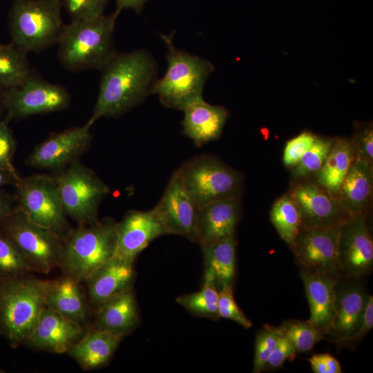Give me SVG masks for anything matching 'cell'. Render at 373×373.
I'll return each instance as SVG.
<instances>
[{
  "label": "cell",
  "mask_w": 373,
  "mask_h": 373,
  "mask_svg": "<svg viewBox=\"0 0 373 373\" xmlns=\"http://www.w3.org/2000/svg\"><path fill=\"white\" fill-rule=\"evenodd\" d=\"M239 215V198L217 200L198 209L196 242L202 247L234 236Z\"/></svg>",
  "instance_id": "20"
},
{
  "label": "cell",
  "mask_w": 373,
  "mask_h": 373,
  "mask_svg": "<svg viewBox=\"0 0 373 373\" xmlns=\"http://www.w3.org/2000/svg\"><path fill=\"white\" fill-rule=\"evenodd\" d=\"M117 222L107 219L79 224L66 238L61 266L77 282L88 280L115 254Z\"/></svg>",
  "instance_id": "5"
},
{
  "label": "cell",
  "mask_w": 373,
  "mask_h": 373,
  "mask_svg": "<svg viewBox=\"0 0 373 373\" xmlns=\"http://www.w3.org/2000/svg\"><path fill=\"white\" fill-rule=\"evenodd\" d=\"M373 327V297L368 296L363 318L356 332L339 343L356 341L364 337Z\"/></svg>",
  "instance_id": "44"
},
{
  "label": "cell",
  "mask_w": 373,
  "mask_h": 373,
  "mask_svg": "<svg viewBox=\"0 0 373 373\" xmlns=\"http://www.w3.org/2000/svg\"><path fill=\"white\" fill-rule=\"evenodd\" d=\"M334 140L316 137L313 145L298 164L292 167L293 179L301 180L316 174L324 164L332 149Z\"/></svg>",
  "instance_id": "35"
},
{
  "label": "cell",
  "mask_w": 373,
  "mask_h": 373,
  "mask_svg": "<svg viewBox=\"0 0 373 373\" xmlns=\"http://www.w3.org/2000/svg\"><path fill=\"white\" fill-rule=\"evenodd\" d=\"M91 126L87 122L82 126L53 135L34 149L26 162L31 166L47 169L70 164L88 147Z\"/></svg>",
  "instance_id": "16"
},
{
  "label": "cell",
  "mask_w": 373,
  "mask_h": 373,
  "mask_svg": "<svg viewBox=\"0 0 373 373\" xmlns=\"http://www.w3.org/2000/svg\"><path fill=\"white\" fill-rule=\"evenodd\" d=\"M172 36L160 35L168 49L167 68L164 76L155 81L151 93L157 95L164 106L182 111L203 97L204 84L214 67L204 58L176 48Z\"/></svg>",
  "instance_id": "3"
},
{
  "label": "cell",
  "mask_w": 373,
  "mask_h": 373,
  "mask_svg": "<svg viewBox=\"0 0 373 373\" xmlns=\"http://www.w3.org/2000/svg\"><path fill=\"white\" fill-rule=\"evenodd\" d=\"M279 327L265 325L256 338L253 372L260 373L264 370L265 364L276 347L280 337Z\"/></svg>",
  "instance_id": "36"
},
{
  "label": "cell",
  "mask_w": 373,
  "mask_h": 373,
  "mask_svg": "<svg viewBox=\"0 0 373 373\" xmlns=\"http://www.w3.org/2000/svg\"><path fill=\"white\" fill-rule=\"evenodd\" d=\"M316 136L309 132H303L289 140L284 149L283 160L285 166L293 167L314 143Z\"/></svg>",
  "instance_id": "39"
},
{
  "label": "cell",
  "mask_w": 373,
  "mask_h": 373,
  "mask_svg": "<svg viewBox=\"0 0 373 373\" xmlns=\"http://www.w3.org/2000/svg\"><path fill=\"white\" fill-rule=\"evenodd\" d=\"M30 73L24 51L13 44H0V90L19 84Z\"/></svg>",
  "instance_id": "32"
},
{
  "label": "cell",
  "mask_w": 373,
  "mask_h": 373,
  "mask_svg": "<svg viewBox=\"0 0 373 373\" xmlns=\"http://www.w3.org/2000/svg\"><path fill=\"white\" fill-rule=\"evenodd\" d=\"M71 21H78L99 16L104 14L109 0H59Z\"/></svg>",
  "instance_id": "38"
},
{
  "label": "cell",
  "mask_w": 373,
  "mask_h": 373,
  "mask_svg": "<svg viewBox=\"0 0 373 373\" xmlns=\"http://www.w3.org/2000/svg\"><path fill=\"white\" fill-rule=\"evenodd\" d=\"M354 158L351 141L334 139L324 164L316 174V182L336 197Z\"/></svg>",
  "instance_id": "29"
},
{
  "label": "cell",
  "mask_w": 373,
  "mask_h": 373,
  "mask_svg": "<svg viewBox=\"0 0 373 373\" xmlns=\"http://www.w3.org/2000/svg\"><path fill=\"white\" fill-rule=\"evenodd\" d=\"M218 314L219 318L233 321L244 328L252 326L251 321L236 303L231 285H224L219 289Z\"/></svg>",
  "instance_id": "37"
},
{
  "label": "cell",
  "mask_w": 373,
  "mask_h": 373,
  "mask_svg": "<svg viewBox=\"0 0 373 373\" xmlns=\"http://www.w3.org/2000/svg\"><path fill=\"white\" fill-rule=\"evenodd\" d=\"M155 208L166 234L182 236L196 242L198 209L185 190L176 170Z\"/></svg>",
  "instance_id": "15"
},
{
  "label": "cell",
  "mask_w": 373,
  "mask_h": 373,
  "mask_svg": "<svg viewBox=\"0 0 373 373\" xmlns=\"http://www.w3.org/2000/svg\"><path fill=\"white\" fill-rule=\"evenodd\" d=\"M97 99L91 117L120 115L141 103L151 93L157 65L152 56L140 49L116 53L102 69Z\"/></svg>",
  "instance_id": "1"
},
{
  "label": "cell",
  "mask_w": 373,
  "mask_h": 373,
  "mask_svg": "<svg viewBox=\"0 0 373 373\" xmlns=\"http://www.w3.org/2000/svg\"><path fill=\"white\" fill-rule=\"evenodd\" d=\"M340 280V279H339ZM368 296L358 283L339 280L336 287L335 313L327 335L334 343H341L353 335L361 324Z\"/></svg>",
  "instance_id": "19"
},
{
  "label": "cell",
  "mask_w": 373,
  "mask_h": 373,
  "mask_svg": "<svg viewBox=\"0 0 373 373\" xmlns=\"http://www.w3.org/2000/svg\"><path fill=\"white\" fill-rule=\"evenodd\" d=\"M81 324L45 307L26 343L57 354L66 352L79 338Z\"/></svg>",
  "instance_id": "18"
},
{
  "label": "cell",
  "mask_w": 373,
  "mask_h": 373,
  "mask_svg": "<svg viewBox=\"0 0 373 373\" xmlns=\"http://www.w3.org/2000/svg\"><path fill=\"white\" fill-rule=\"evenodd\" d=\"M15 149L14 137L6 123L0 120V168L16 171L12 162Z\"/></svg>",
  "instance_id": "41"
},
{
  "label": "cell",
  "mask_w": 373,
  "mask_h": 373,
  "mask_svg": "<svg viewBox=\"0 0 373 373\" xmlns=\"http://www.w3.org/2000/svg\"><path fill=\"white\" fill-rule=\"evenodd\" d=\"M56 181L66 215L79 224L97 220L99 204L109 189L92 170L75 160Z\"/></svg>",
  "instance_id": "9"
},
{
  "label": "cell",
  "mask_w": 373,
  "mask_h": 373,
  "mask_svg": "<svg viewBox=\"0 0 373 373\" xmlns=\"http://www.w3.org/2000/svg\"><path fill=\"white\" fill-rule=\"evenodd\" d=\"M45 302L46 307L72 321L80 324L84 321L85 307L78 282L69 276L46 281Z\"/></svg>",
  "instance_id": "27"
},
{
  "label": "cell",
  "mask_w": 373,
  "mask_h": 373,
  "mask_svg": "<svg viewBox=\"0 0 373 373\" xmlns=\"http://www.w3.org/2000/svg\"><path fill=\"white\" fill-rule=\"evenodd\" d=\"M219 289L211 274L204 270L202 287L198 291L178 297L176 302L191 314L216 320Z\"/></svg>",
  "instance_id": "31"
},
{
  "label": "cell",
  "mask_w": 373,
  "mask_h": 373,
  "mask_svg": "<svg viewBox=\"0 0 373 373\" xmlns=\"http://www.w3.org/2000/svg\"><path fill=\"white\" fill-rule=\"evenodd\" d=\"M309 364L315 373H341L339 361L328 353L316 354L309 359Z\"/></svg>",
  "instance_id": "43"
},
{
  "label": "cell",
  "mask_w": 373,
  "mask_h": 373,
  "mask_svg": "<svg viewBox=\"0 0 373 373\" xmlns=\"http://www.w3.org/2000/svg\"><path fill=\"white\" fill-rule=\"evenodd\" d=\"M11 198L0 192V224L15 209Z\"/></svg>",
  "instance_id": "46"
},
{
  "label": "cell",
  "mask_w": 373,
  "mask_h": 373,
  "mask_svg": "<svg viewBox=\"0 0 373 373\" xmlns=\"http://www.w3.org/2000/svg\"><path fill=\"white\" fill-rule=\"evenodd\" d=\"M236 241L234 236L202 246L204 270L213 278L220 289L231 285L236 272Z\"/></svg>",
  "instance_id": "28"
},
{
  "label": "cell",
  "mask_w": 373,
  "mask_h": 373,
  "mask_svg": "<svg viewBox=\"0 0 373 373\" xmlns=\"http://www.w3.org/2000/svg\"><path fill=\"white\" fill-rule=\"evenodd\" d=\"M148 0H116L117 9H133L136 12L140 11Z\"/></svg>",
  "instance_id": "47"
},
{
  "label": "cell",
  "mask_w": 373,
  "mask_h": 373,
  "mask_svg": "<svg viewBox=\"0 0 373 373\" xmlns=\"http://www.w3.org/2000/svg\"><path fill=\"white\" fill-rule=\"evenodd\" d=\"M21 178L16 171L0 168V187L6 184L17 186Z\"/></svg>",
  "instance_id": "45"
},
{
  "label": "cell",
  "mask_w": 373,
  "mask_h": 373,
  "mask_svg": "<svg viewBox=\"0 0 373 373\" xmlns=\"http://www.w3.org/2000/svg\"><path fill=\"white\" fill-rule=\"evenodd\" d=\"M59 0H13L9 14L12 44L27 52L58 43L64 25Z\"/></svg>",
  "instance_id": "6"
},
{
  "label": "cell",
  "mask_w": 373,
  "mask_h": 373,
  "mask_svg": "<svg viewBox=\"0 0 373 373\" xmlns=\"http://www.w3.org/2000/svg\"><path fill=\"white\" fill-rule=\"evenodd\" d=\"M354 159L364 161L373 165V131L372 128H365L358 133L353 140H350Z\"/></svg>",
  "instance_id": "40"
},
{
  "label": "cell",
  "mask_w": 373,
  "mask_h": 373,
  "mask_svg": "<svg viewBox=\"0 0 373 373\" xmlns=\"http://www.w3.org/2000/svg\"><path fill=\"white\" fill-rule=\"evenodd\" d=\"M116 10L99 16L64 25L59 44V59L70 70L102 69L117 53L113 33L117 16Z\"/></svg>",
  "instance_id": "2"
},
{
  "label": "cell",
  "mask_w": 373,
  "mask_h": 373,
  "mask_svg": "<svg viewBox=\"0 0 373 373\" xmlns=\"http://www.w3.org/2000/svg\"><path fill=\"white\" fill-rule=\"evenodd\" d=\"M288 195L299 210L302 225L337 224L350 218L337 197L316 182H298L291 188Z\"/></svg>",
  "instance_id": "14"
},
{
  "label": "cell",
  "mask_w": 373,
  "mask_h": 373,
  "mask_svg": "<svg viewBox=\"0 0 373 373\" xmlns=\"http://www.w3.org/2000/svg\"><path fill=\"white\" fill-rule=\"evenodd\" d=\"M138 322L137 305L131 287L111 297L99 307L95 328L124 337L136 327Z\"/></svg>",
  "instance_id": "25"
},
{
  "label": "cell",
  "mask_w": 373,
  "mask_h": 373,
  "mask_svg": "<svg viewBox=\"0 0 373 373\" xmlns=\"http://www.w3.org/2000/svg\"><path fill=\"white\" fill-rule=\"evenodd\" d=\"M17 188L18 207L28 218L66 238L70 231L56 178L47 175H32L21 179Z\"/></svg>",
  "instance_id": "10"
},
{
  "label": "cell",
  "mask_w": 373,
  "mask_h": 373,
  "mask_svg": "<svg viewBox=\"0 0 373 373\" xmlns=\"http://www.w3.org/2000/svg\"><path fill=\"white\" fill-rule=\"evenodd\" d=\"M32 268L12 240L0 229V280L25 276Z\"/></svg>",
  "instance_id": "33"
},
{
  "label": "cell",
  "mask_w": 373,
  "mask_h": 373,
  "mask_svg": "<svg viewBox=\"0 0 373 373\" xmlns=\"http://www.w3.org/2000/svg\"><path fill=\"white\" fill-rule=\"evenodd\" d=\"M182 111L183 133L198 146L218 139L228 117L224 107L211 105L203 97L192 102Z\"/></svg>",
  "instance_id": "22"
},
{
  "label": "cell",
  "mask_w": 373,
  "mask_h": 373,
  "mask_svg": "<svg viewBox=\"0 0 373 373\" xmlns=\"http://www.w3.org/2000/svg\"><path fill=\"white\" fill-rule=\"evenodd\" d=\"M340 225H302L291 249L300 270L343 277L338 256Z\"/></svg>",
  "instance_id": "11"
},
{
  "label": "cell",
  "mask_w": 373,
  "mask_h": 373,
  "mask_svg": "<svg viewBox=\"0 0 373 373\" xmlns=\"http://www.w3.org/2000/svg\"><path fill=\"white\" fill-rule=\"evenodd\" d=\"M338 256L343 276L359 278L373 267V240L365 214L352 216L340 225Z\"/></svg>",
  "instance_id": "13"
},
{
  "label": "cell",
  "mask_w": 373,
  "mask_h": 373,
  "mask_svg": "<svg viewBox=\"0 0 373 373\" xmlns=\"http://www.w3.org/2000/svg\"><path fill=\"white\" fill-rule=\"evenodd\" d=\"M373 194V165L354 159L337 198L350 216L366 214Z\"/></svg>",
  "instance_id": "24"
},
{
  "label": "cell",
  "mask_w": 373,
  "mask_h": 373,
  "mask_svg": "<svg viewBox=\"0 0 373 373\" xmlns=\"http://www.w3.org/2000/svg\"><path fill=\"white\" fill-rule=\"evenodd\" d=\"M124 336L98 328L79 338L69 349L70 355L85 370L106 364Z\"/></svg>",
  "instance_id": "26"
},
{
  "label": "cell",
  "mask_w": 373,
  "mask_h": 373,
  "mask_svg": "<svg viewBox=\"0 0 373 373\" xmlns=\"http://www.w3.org/2000/svg\"><path fill=\"white\" fill-rule=\"evenodd\" d=\"M46 281L0 280V332L12 347L25 343L46 307Z\"/></svg>",
  "instance_id": "4"
},
{
  "label": "cell",
  "mask_w": 373,
  "mask_h": 373,
  "mask_svg": "<svg viewBox=\"0 0 373 373\" xmlns=\"http://www.w3.org/2000/svg\"><path fill=\"white\" fill-rule=\"evenodd\" d=\"M283 336L294 346L297 353L310 351L325 336L308 320L285 321L279 327Z\"/></svg>",
  "instance_id": "34"
},
{
  "label": "cell",
  "mask_w": 373,
  "mask_h": 373,
  "mask_svg": "<svg viewBox=\"0 0 373 373\" xmlns=\"http://www.w3.org/2000/svg\"><path fill=\"white\" fill-rule=\"evenodd\" d=\"M270 220L280 237L291 249L302 220L296 204L288 193L276 200L270 211Z\"/></svg>",
  "instance_id": "30"
},
{
  "label": "cell",
  "mask_w": 373,
  "mask_h": 373,
  "mask_svg": "<svg viewBox=\"0 0 373 373\" xmlns=\"http://www.w3.org/2000/svg\"><path fill=\"white\" fill-rule=\"evenodd\" d=\"M70 99L68 92L63 86L44 81L30 73L3 94L9 118L59 111L68 105Z\"/></svg>",
  "instance_id": "12"
},
{
  "label": "cell",
  "mask_w": 373,
  "mask_h": 373,
  "mask_svg": "<svg viewBox=\"0 0 373 373\" xmlns=\"http://www.w3.org/2000/svg\"><path fill=\"white\" fill-rule=\"evenodd\" d=\"M134 260L114 255L87 280L90 300L98 307L114 295L132 287Z\"/></svg>",
  "instance_id": "23"
},
{
  "label": "cell",
  "mask_w": 373,
  "mask_h": 373,
  "mask_svg": "<svg viewBox=\"0 0 373 373\" xmlns=\"http://www.w3.org/2000/svg\"><path fill=\"white\" fill-rule=\"evenodd\" d=\"M166 234L155 207L147 211H129L117 222L115 255L134 260L155 238Z\"/></svg>",
  "instance_id": "17"
},
{
  "label": "cell",
  "mask_w": 373,
  "mask_h": 373,
  "mask_svg": "<svg viewBox=\"0 0 373 373\" xmlns=\"http://www.w3.org/2000/svg\"><path fill=\"white\" fill-rule=\"evenodd\" d=\"M176 171L198 209L212 202L240 196V173L211 155L193 157Z\"/></svg>",
  "instance_id": "7"
},
{
  "label": "cell",
  "mask_w": 373,
  "mask_h": 373,
  "mask_svg": "<svg viewBox=\"0 0 373 373\" xmlns=\"http://www.w3.org/2000/svg\"><path fill=\"white\" fill-rule=\"evenodd\" d=\"M300 271L309 307L308 321L327 336L334 317L336 287L341 278Z\"/></svg>",
  "instance_id": "21"
},
{
  "label": "cell",
  "mask_w": 373,
  "mask_h": 373,
  "mask_svg": "<svg viewBox=\"0 0 373 373\" xmlns=\"http://www.w3.org/2000/svg\"><path fill=\"white\" fill-rule=\"evenodd\" d=\"M0 105H1V102H0Z\"/></svg>",
  "instance_id": "48"
},
{
  "label": "cell",
  "mask_w": 373,
  "mask_h": 373,
  "mask_svg": "<svg viewBox=\"0 0 373 373\" xmlns=\"http://www.w3.org/2000/svg\"><path fill=\"white\" fill-rule=\"evenodd\" d=\"M296 354L297 352L294 346L282 335L276 347L269 357L264 370L281 367L286 361H293L296 356Z\"/></svg>",
  "instance_id": "42"
},
{
  "label": "cell",
  "mask_w": 373,
  "mask_h": 373,
  "mask_svg": "<svg viewBox=\"0 0 373 373\" xmlns=\"http://www.w3.org/2000/svg\"><path fill=\"white\" fill-rule=\"evenodd\" d=\"M0 229L18 247L32 270L47 274L61 265L64 238L30 220L19 207L5 218Z\"/></svg>",
  "instance_id": "8"
}]
</instances>
